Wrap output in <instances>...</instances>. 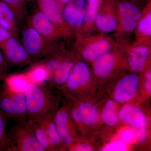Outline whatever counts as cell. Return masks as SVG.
I'll list each match as a JSON object with an SVG mask.
<instances>
[{"instance_id": "cell-1", "label": "cell", "mask_w": 151, "mask_h": 151, "mask_svg": "<svg viewBox=\"0 0 151 151\" xmlns=\"http://www.w3.org/2000/svg\"><path fill=\"white\" fill-rule=\"evenodd\" d=\"M51 87L45 81L28 84L24 92L28 119L42 118L55 111Z\"/></svg>"}, {"instance_id": "cell-2", "label": "cell", "mask_w": 151, "mask_h": 151, "mask_svg": "<svg viewBox=\"0 0 151 151\" xmlns=\"http://www.w3.org/2000/svg\"><path fill=\"white\" fill-rule=\"evenodd\" d=\"M8 133L9 147L8 151H45L37 139L32 127L26 119L17 121Z\"/></svg>"}, {"instance_id": "cell-3", "label": "cell", "mask_w": 151, "mask_h": 151, "mask_svg": "<svg viewBox=\"0 0 151 151\" xmlns=\"http://www.w3.org/2000/svg\"><path fill=\"white\" fill-rule=\"evenodd\" d=\"M0 91V111L7 118L21 121L27 119L24 92L13 90L4 84Z\"/></svg>"}, {"instance_id": "cell-4", "label": "cell", "mask_w": 151, "mask_h": 151, "mask_svg": "<svg viewBox=\"0 0 151 151\" xmlns=\"http://www.w3.org/2000/svg\"><path fill=\"white\" fill-rule=\"evenodd\" d=\"M22 45L33 62L45 58L53 52L54 45L37 32L35 29L28 26L22 34Z\"/></svg>"}, {"instance_id": "cell-5", "label": "cell", "mask_w": 151, "mask_h": 151, "mask_svg": "<svg viewBox=\"0 0 151 151\" xmlns=\"http://www.w3.org/2000/svg\"><path fill=\"white\" fill-rule=\"evenodd\" d=\"M0 49L4 55L6 69L8 67L22 66L32 63L23 45L16 38L12 37L0 42Z\"/></svg>"}, {"instance_id": "cell-6", "label": "cell", "mask_w": 151, "mask_h": 151, "mask_svg": "<svg viewBox=\"0 0 151 151\" xmlns=\"http://www.w3.org/2000/svg\"><path fill=\"white\" fill-rule=\"evenodd\" d=\"M27 25L52 42L59 38L61 34L58 28L40 11L35 12L30 17Z\"/></svg>"}, {"instance_id": "cell-7", "label": "cell", "mask_w": 151, "mask_h": 151, "mask_svg": "<svg viewBox=\"0 0 151 151\" xmlns=\"http://www.w3.org/2000/svg\"><path fill=\"white\" fill-rule=\"evenodd\" d=\"M139 84V79L135 74L125 76L116 85L114 94L115 100L119 103L132 100L137 93Z\"/></svg>"}, {"instance_id": "cell-8", "label": "cell", "mask_w": 151, "mask_h": 151, "mask_svg": "<svg viewBox=\"0 0 151 151\" xmlns=\"http://www.w3.org/2000/svg\"><path fill=\"white\" fill-rule=\"evenodd\" d=\"M90 78V71L84 63L79 61L73 65L65 82L67 89L74 92L87 84Z\"/></svg>"}, {"instance_id": "cell-9", "label": "cell", "mask_w": 151, "mask_h": 151, "mask_svg": "<svg viewBox=\"0 0 151 151\" xmlns=\"http://www.w3.org/2000/svg\"><path fill=\"white\" fill-rule=\"evenodd\" d=\"M119 9L123 28L128 32L134 30L138 22L142 19V14L139 9L132 3L124 1L119 4Z\"/></svg>"}, {"instance_id": "cell-10", "label": "cell", "mask_w": 151, "mask_h": 151, "mask_svg": "<svg viewBox=\"0 0 151 151\" xmlns=\"http://www.w3.org/2000/svg\"><path fill=\"white\" fill-rule=\"evenodd\" d=\"M40 12L58 28L61 32L65 31L62 17V7L58 0H38Z\"/></svg>"}, {"instance_id": "cell-11", "label": "cell", "mask_w": 151, "mask_h": 151, "mask_svg": "<svg viewBox=\"0 0 151 151\" xmlns=\"http://www.w3.org/2000/svg\"><path fill=\"white\" fill-rule=\"evenodd\" d=\"M54 122L62 142L67 145H71L73 141V137L68 111L65 108H62L55 112Z\"/></svg>"}, {"instance_id": "cell-12", "label": "cell", "mask_w": 151, "mask_h": 151, "mask_svg": "<svg viewBox=\"0 0 151 151\" xmlns=\"http://www.w3.org/2000/svg\"><path fill=\"white\" fill-rule=\"evenodd\" d=\"M119 119L125 124L137 130L145 127L146 120L139 108L129 105L122 107L119 116Z\"/></svg>"}, {"instance_id": "cell-13", "label": "cell", "mask_w": 151, "mask_h": 151, "mask_svg": "<svg viewBox=\"0 0 151 151\" xmlns=\"http://www.w3.org/2000/svg\"><path fill=\"white\" fill-rule=\"evenodd\" d=\"M70 115L75 122L87 125H94L99 120L97 108L89 103H83L78 107L73 108Z\"/></svg>"}, {"instance_id": "cell-14", "label": "cell", "mask_w": 151, "mask_h": 151, "mask_svg": "<svg viewBox=\"0 0 151 151\" xmlns=\"http://www.w3.org/2000/svg\"><path fill=\"white\" fill-rule=\"evenodd\" d=\"M0 26L8 31L12 37L19 39L17 20L11 9L3 1H0Z\"/></svg>"}, {"instance_id": "cell-15", "label": "cell", "mask_w": 151, "mask_h": 151, "mask_svg": "<svg viewBox=\"0 0 151 151\" xmlns=\"http://www.w3.org/2000/svg\"><path fill=\"white\" fill-rule=\"evenodd\" d=\"M74 64L73 60L65 59L58 70L49 77L46 82L51 87L63 86L67 81Z\"/></svg>"}, {"instance_id": "cell-16", "label": "cell", "mask_w": 151, "mask_h": 151, "mask_svg": "<svg viewBox=\"0 0 151 151\" xmlns=\"http://www.w3.org/2000/svg\"><path fill=\"white\" fill-rule=\"evenodd\" d=\"M150 55V50L145 46H139L132 49L129 55V64L131 70L141 71Z\"/></svg>"}, {"instance_id": "cell-17", "label": "cell", "mask_w": 151, "mask_h": 151, "mask_svg": "<svg viewBox=\"0 0 151 151\" xmlns=\"http://www.w3.org/2000/svg\"><path fill=\"white\" fill-rule=\"evenodd\" d=\"M115 63L114 56L107 52L94 60L93 68L95 75L104 78L109 75Z\"/></svg>"}, {"instance_id": "cell-18", "label": "cell", "mask_w": 151, "mask_h": 151, "mask_svg": "<svg viewBox=\"0 0 151 151\" xmlns=\"http://www.w3.org/2000/svg\"><path fill=\"white\" fill-rule=\"evenodd\" d=\"M110 44L107 40H102L89 45L82 51L83 58L89 61H94L98 57L108 52Z\"/></svg>"}, {"instance_id": "cell-19", "label": "cell", "mask_w": 151, "mask_h": 151, "mask_svg": "<svg viewBox=\"0 0 151 151\" xmlns=\"http://www.w3.org/2000/svg\"><path fill=\"white\" fill-rule=\"evenodd\" d=\"M32 127L37 139L45 149V151H52L43 117L38 119H28Z\"/></svg>"}, {"instance_id": "cell-20", "label": "cell", "mask_w": 151, "mask_h": 151, "mask_svg": "<svg viewBox=\"0 0 151 151\" xmlns=\"http://www.w3.org/2000/svg\"><path fill=\"white\" fill-rule=\"evenodd\" d=\"M63 21L71 27H81L84 21L83 12L79 10L72 4H68L62 12Z\"/></svg>"}, {"instance_id": "cell-21", "label": "cell", "mask_w": 151, "mask_h": 151, "mask_svg": "<svg viewBox=\"0 0 151 151\" xmlns=\"http://www.w3.org/2000/svg\"><path fill=\"white\" fill-rule=\"evenodd\" d=\"M55 112V111H53L44 116L49 142L52 151L59 147L60 145L62 142L55 124L54 115Z\"/></svg>"}, {"instance_id": "cell-22", "label": "cell", "mask_w": 151, "mask_h": 151, "mask_svg": "<svg viewBox=\"0 0 151 151\" xmlns=\"http://www.w3.org/2000/svg\"><path fill=\"white\" fill-rule=\"evenodd\" d=\"M4 79V84L17 92H24L26 88L30 83L26 73L6 75Z\"/></svg>"}, {"instance_id": "cell-23", "label": "cell", "mask_w": 151, "mask_h": 151, "mask_svg": "<svg viewBox=\"0 0 151 151\" xmlns=\"http://www.w3.org/2000/svg\"><path fill=\"white\" fill-rule=\"evenodd\" d=\"M95 24L100 30L105 33L114 31L117 27L116 19L109 15H100L96 17Z\"/></svg>"}, {"instance_id": "cell-24", "label": "cell", "mask_w": 151, "mask_h": 151, "mask_svg": "<svg viewBox=\"0 0 151 151\" xmlns=\"http://www.w3.org/2000/svg\"><path fill=\"white\" fill-rule=\"evenodd\" d=\"M26 73L30 82L46 81L49 74L45 67L40 63L34 65Z\"/></svg>"}, {"instance_id": "cell-25", "label": "cell", "mask_w": 151, "mask_h": 151, "mask_svg": "<svg viewBox=\"0 0 151 151\" xmlns=\"http://www.w3.org/2000/svg\"><path fill=\"white\" fill-rule=\"evenodd\" d=\"M26 0H2L7 5L16 18L18 22H22L26 15Z\"/></svg>"}, {"instance_id": "cell-26", "label": "cell", "mask_w": 151, "mask_h": 151, "mask_svg": "<svg viewBox=\"0 0 151 151\" xmlns=\"http://www.w3.org/2000/svg\"><path fill=\"white\" fill-rule=\"evenodd\" d=\"M102 118L104 123L108 126H114L118 123L119 118L116 112V105L113 101L109 100L105 104Z\"/></svg>"}, {"instance_id": "cell-27", "label": "cell", "mask_w": 151, "mask_h": 151, "mask_svg": "<svg viewBox=\"0 0 151 151\" xmlns=\"http://www.w3.org/2000/svg\"><path fill=\"white\" fill-rule=\"evenodd\" d=\"M53 52L49 55L42 62L40 63L45 67L49 74V77L51 76L58 70L65 60H63L62 58L59 55L53 54Z\"/></svg>"}, {"instance_id": "cell-28", "label": "cell", "mask_w": 151, "mask_h": 151, "mask_svg": "<svg viewBox=\"0 0 151 151\" xmlns=\"http://www.w3.org/2000/svg\"><path fill=\"white\" fill-rule=\"evenodd\" d=\"M6 118L0 111V151H8L9 141L6 132Z\"/></svg>"}, {"instance_id": "cell-29", "label": "cell", "mask_w": 151, "mask_h": 151, "mask_svg": "<svg viewBox=\"0 0 151 151\" xmlns=\"http://www.w3.org/2000/svg\"><path fill=\"white\" fill-rule=\"evenodd\" d=\"M100 5V0H87V9L84 14V21L90 23L97 16Z\"/></svg>"}, {"instance_id": "cell-30", "label": "cell", "mask_w": 151, "mask_h": 151, "mask_svg": "<svg viewBox=\"0 0 151 151\" xmlns=\"http://www.w3.org/2000/svg\"><path fill=\"white\" fill-rule=\"evenodd\" d=\"M137 25L139 32L147 36L151 35V13L150 12L147 16L140 20Z\"/></svg>"}, {"instance_id": "cell-31", "label": "cell", "mask_w": 151, "mask_h": 151, "mask_svg": "<svg viewBox=\"0 0 151 151\" xmlns=\"http://www.w3.org/2000/svg\"><path fill=\"white\" fill-rule=\"evenodd\" d=\"M127 150V146L126 145L119 141L113 142L109 144L103 151H124Z\"/></svg>"}, {"instance_id": "cell-32", "label": "cell", "mask_w": 151, "mask_h": 151, "mask_svg": "<svg viewBox=\"0 0 151 151\" xmlns=\"http://www.w3.org/2000/svg\"><path fill=\"white\" fill-rule=\"evenodd\" d=\"M136 134L134 132L132 129L124 130L121 134V137L124 142L127 143L132 142L134 139Z\"/></svg>"}, {"instance_id": "cell-33", "label": "cell", "mask_w": 151, "mask_h": 151, "mask_svg": "<svg viewBox=\"0 0 151 151\" xmlns=\"http://www.w3.org/2000/svg\"><path fill=\"white\" fill-rule=\"evenodd\" d=\"M72 4L76 9L81 12L86 9L87 5L86 0H74Z\"/></svg>"}, {"instance_id": "cell-34", "label": "cell", "mask_w": 151, "mask_h": 151, "mask_svg": "<svg viewBox=\"0 0 151 151\" xmlns=\"http://www.w3.org/2000/svg\"><path fill=\"white\" fill-rule=\"evenodd\" d=\"M145 88L147 92L150 94L151 93V72L150 70L148 71L145 75Z\"/></svg>"}, {"instance_id": "cell-35", "label": "cell", "mask_w": 151, "mask_h": 151, "mask_svg": "<svg viewBox=\"0 0 151 151\" xmlns=\"http://www.w3.org/2000/svg\"><path fill=\"white\" fill-rule=\"evenodd\" d=\"M73 150L77 151H91L93 150L92 147L88 144H82L75 146Z\"/></svg>"}, {"instance_id": "cell-36", "label": "cell", "mask_w": 151, "mask_h": 151, "mask_svg": "<svg viewBox=\"0 0 151 151\" xmlns=\"http://www.w3.org/2000/svg\"><path fill=\"white\" fill-rule=\"evenodd\" d=\"M137 137L140 142H144L147 137V131L145 127L138 130Z\"/></svg>"}, {"instance_id": "cell-37", "label": "cell", "mask_w": 151, "mask_h": 151, "mask_svg": "<svg viewBox=\"0 0 151 151\" xmlns=\"http://www.w3.org/2000/svg\"><path fill=\"white\" fill-rule=\"evenodd\" d=\"M12 37L8 31L0 26V42L5 40Z\"/></svg>"}, {"instance_id": "cell-38", "label": "cell", "mask_w": 151, "mask_h": 151, "mask_svg": "<svg viewBox=\"0 0 151 151\" xmlns=\"http://www.w3.org/2000/svg\"><path fill=\"white\" fill-rule=\"evenodd\" d=\"M0 66L4 68V70L6 69L5 62L2 54L0 51Z\"/></svg>"}, {"instance_id": "cell-39", "label": "cell", "mask_w": 151, "mask_h": 151, "mask_svg": "<svg viewBox=\"0 0 151 151\" xmlns=\"http://www.w3.org/2000/svg\"><path fill=\"white\" fill-rule=\"evenodd\" d=\"M72 0H58V2L60 4V5L62 7L64 5L68 4Z\"/></svg>"}, {"instance_id": "cell-40", "label": "cell", "mask_w": 151, "mask_h": 151, "mask_svg": "<svg viewBox=\"0 0 151 151\" xmlns=\"http://www.w3.org/2000/svg\"><path fill=\"white\" fill-rule=\"evenodd\" d=\"M4 69L0 66V80L4 79L5 76H6L4 73Z\"/></svg>"}]
</instances>
